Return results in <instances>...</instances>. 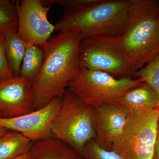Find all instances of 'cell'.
<instances>
[{"mask_svg":"<svg viewBox=\"0 0 159 159\" xmlns=\"http://www.w3.org/2000/svg\"><path fill=\"white\" fill-rule=\"evenodd\" d=\"M81 69L100 71L118 78H134L136 72L129 58L108 38L82 39L79 50Z\"/></svg>","mask_w":159,"mask_h":159,"instance_id":"cell-7","label":"cell"},{"mask_svg":"<svg viewBox=\"0 0 159 159\" xmlns=\"http://www.w3.org/2000/svg\"><path fill=\"white\" fill-rule=\"evenodd\" d=\"M129 115L117 104L93 108L94 140L102 148L111 150L114 142L123 131Z\"/></svg>","mask_w":159,"mask_h":159,"instance_id":"cell-11","label":"cell"},{"mask_svg":"<svg viewBox=\"0 0 159 159\" xmlns=\"http://www.w3.org/2000/svg\"><path fill=\"white\" fill-rule=\"evenodd\" d=\"M153 159H159V120L158 123L157 133L155 143Z\"/></svg>","mask_w":159,"mask_h":159,"instance_id":"cell-21","label":"cell"},{"mask_svg":"<svg viewBox=\"0 0 159 159\" xmlns=\"http://www.w3.org/2000/svg\"><path fill=\"white\" fill-rule=\"evenodd\" d=\"M12 76L6 58L5 35L0 33V80L6 79Z\"/></svg>","mask_w":159,"mask_h":159,"instance_id":"cell-20","label":"cell"},{"mask_svg":"<svg viewBox=\"0 0 159 159\" xmlns=\"http://www.w3.org/2000/svg\"><path fill=\"white\" fill-rule=\"evenodd\" d=\"M30 153L31 159H80L74 148L53 138L35 142Z\"/></svg>","mask_w":159,"mask_h":159,"instance_id":"cell-13","label":"cell"},{"mask_svg":"<svg viewBox=\"0 0 159 159\" xmlns=\"http://www.w3.org/2000/svg\"><path fill=\"white\" fill-rule=\"evenodd\" d=\"M9 131L6 128L0 126V137L2 136L4 134L8 133Z\"/></svg>","mask_w":159,"mask_h":159,"instance_id":"cell-23","label":"cell"},{"mask_svg":"<svg viewBox=\"0 0 159 159\" xmlns=\"http://www.w3.org/2000/svg\"><path fill=\"white\" fill-rule=\"evenodd\" d=\"M108 38L129 58L136 70L159 54V7L156 0H132L129 22L118 36Z\"/></svg>","mask_w":159,"mask_h":159,"instance_id":"cell-3","label":"cell"},{"mask_svg":"<svg viewBox=\"0 0 159 159\" xmlns=\"http://www.w3.org/2000/svg\"><path fill=\"white\" fill-rule=\"evenodd\" d=\"M57 4L64 14L54 31H75L82 39L111 37L123 32L130 19L132 0H43Z\"/></svg>","mask_w":159,"mask_h":159,"instance_id":"cell-1","label":"cell"},{"mask_svg":"<svg viewBox=\"0 0 159 159\" xmlns=\"http://www.w3.org/2000/svg\"><path fill=\"white\" fill-rule=\"evenodd\" d=\"M82 40L75 31L59 32L49 40L42 67L32 82L34 110L62 98L69 83L81 74L79 50Z\"/></svg>","mask_w":159,"mask_h":159,"instance_id":"cell-2","label":"cell"},{"mask_svg":"<svg viewBox=\"0 0 159 159\" xmlns=\"http://www.w3.org/2000/svg\"><path fill=\"white\" fill-rule=\"evenodd\" d=\"M15 2L18 19L19 37L27 45L45 48L55 30V25L48 18L51 5H44L42 0H21Z\"/></svg>","mask_w":159,"mask_h":159,"instance_id":"cell-8","label":"cell"},{"mask_svg":"<svg viewBox=\"0 0 159 159\" xmlns=\"http://www.w3.org/2000/svg\"><path fill=\"white\" fill-rule=\"evenodd\" d=\"M134 79L139 78L150 85L159 97V54L154 59L135 73Z\"/></svg>","mask_w":159,"mask_h":159,"instance_id":"cell-18","label":"cell"},{"mask_svg":"<svg viewBox=\"0 0 159 159\" xmlns=\"http://www.w3.org/2000/svg\"><path fill=\"white\" fill-rule=\"evenodd\" d=\"M44 57V48L31 45H27L20 76L32 83L42 67Z\"/></svg>","mask_w":159,"mask_h":159,"instance_id":"cell-16","label":"cell"},{"mask_svg":"<svg viewBox=\"0 0 159 159\" xmlns=\"http://www.w3.org/2000/svg\"><path fill=\"white\" fill-rule=\"evenodd\" d=\"M82 155L86 159H122L113 151L107 150L100 147L94 139L87 143Z\"/></svg>","mask_w":159,"mask_h":159,"instance_id":"cell-19","label":"cell"},{"mask_svg":"<svg viewBox=\"0 0 159 159\" xmlns=\"http://www.w3.org/2000/svg\"><path fill=\"white\" fill-rule=\"evenodd\" d=\"M93 111V107L66 90L52 122L53 138L66 142L82 155L87 143L96 136Z\"/></svg>","mask_w":159,"mask_h":159,"instance_id":"cell-4","label":"cell"},{"mask_svg":"<svg viewBox=\"0 0 159 159\" xmlns=\"http://www.w3.org/2000/svg\"><path fill=\"white\" fill-rule=\"evenodd\" d=\"M32 142L22 134L9 131L0 137V159H12L29 153L33 145Z\"/></svg>","mask_w":159,"mask_h":159,"instance_id":"cell-14","label":"cell"},{"mask_svg":"<svg viewBox=\"0 0 159 159\" xmlns=\"http://www.w3.org/2000/svg\"><path fill=\"white\" fill-rule=\"evenodd\" d=\"M32 83L20 76L0 80V118L19 116L34 111Z\"/></svg>","mask_w":159,"mask_h":159,"instance_id":"cell-10","label":"cell"},{"mask_svg":"<svg viewBox=\"0 0 159 159\" xmlns=\"http://www.w3.org/2000/svg\"><path fill=\"white\" fill-rule=\"evenodd\" d=\"M116 104L129 116L143 111L159 108V97L152 87L143 83L127 91Z\"/></svg>","mask_w":159,"mask_h":159,"instance_id":"cell-12","label":"cell"},{"mask_svg":"<svg viewBox=\"0 0 159 159\" xmlns=\"http://www.w3.org/2000/svg\"><path fill=\"white\" fill-rule=\"evenodd\" d=\"M158 4H159V1H158Z\"/></svg>","mask_w":159,"mask_h":159,"instance_id":"cell-24","label":"cell"},{"mask_svg":"<svg viewBox=\"0 0 159 159\" xmlns=\"http://www.w3.org/2000/svg\"><path fill=\"white\" fill-rule=\"evenodd\" d=\"M18 19L15 1L0 0V33H17Z\"/></svg>","mask_w":159,"mask_h":159,"instance_id":"cell-17","label":"cell"},{"mask_svg":"<svg viewBox=\"0 0 159 159\" xmlns=\"http://www.w3.org/2000/svg\"><path fill=\"white\" fill-rule=\"evenodd\" d=\"M12 159H31V155L30 152L29 153L24 154L20 155L19 156L16 157Z\"/></svg>","mask_w":159,"mask_h":159,"instance_id":"cell-22","label":"cell"},{"mask_svg":"<svg viewBox=\"0 0 159 159\" xmlns=\"http://www.w3.org/2000/svg\"><path fill=\"white\" fill-rule=\"evenodd\" d=\"M61 98L53 99L42 108L11 118H0V126L22 134L32 142L53 138L51 126Z\"/></svg>","mask_w":159,"mask_h":159,"instance_id":"cell-9","label":"cell"},{"mask_svg":"<svg viewBox=\"0 0 159 159\" xmlns=\"http://www.w3.org/2000/svg\"><path fill=\"white\" fill-rule=\"evenodd\" d=\"M5 35L6 56L9 69L13 76H20L27 44L20 38L17 33Z\"/></svg>","mask_w":159,"mask_h":159,"instance_id":"cell-15","label":"cell"},{"mask_svg":"<svg viewBox=\"0 0 159 159\" xmlns=\"http://www.w3.org/2000/svg\"><path fill=\"white\" fill-rule=\"evenodd\" d=\"M159 120V108L129 115L111 150L122 159H153Z\"/></svg>","mask_w":159,"mask_h":159,"instance_id":"cell-6","label":"cell"},{"mask_svg":"<svg viewBox=\"0 0 159 159\" xmlns=\"http://www.w3.org/2000/svg\"><path fill=\"white\" fill-rule=\"evenodd\" d=\"M142 83L139 78L118 79L104 72L82 69L81 74L67 87L84 102L96 108L116 104L127 91Z\"/></svg>","mask_w":159,"mask_h":159,"instance_id":"cell-5","label":"cell"}]
</instances>
